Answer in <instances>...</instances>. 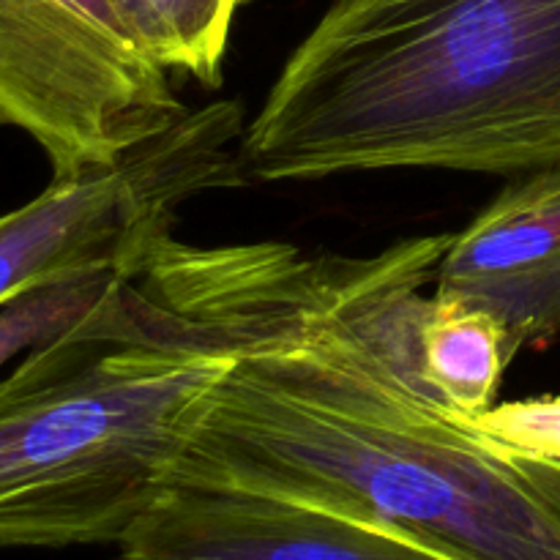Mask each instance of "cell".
I'll use <instances>...</instances> for the list:
<instances>
[{"instance_id":"1","label":"cell","mask_w":560,"mask_h":560,"mask_svg":"<svg viewBox=\"0 0 560 560\" xmlns=\"http://www.w3.org/2000/svg\"><path fill=\"white\" fill-rule=\"evenodd\" d=\"M448 241L342 257L164 238L137 271L153 323L230 355L173 481L359 514L463 560H560V463L487 438L421 375Z\"/></svg>"},{"instance_id":"2","label":"cell","mask_w":560,"mask_h":560,"mask_svg":"<svg viewBox=\"0 0 560 560\" xmlns=\"http://www.w3.org/2000/svg\"><path fill=\"white\" fill-rule=\"evenodd\" d=\"M257 180L560 162V0H334L246 124Z\"/></svg>"},{"instance_id":"3","label":"cell","mask_w":560,"mask_h":560,"mask_svg":"<svg viewBox=\"0 0 560 560\" xmlns=\"http://www.w3.org/2000/svg\"><path fill=\"white\" fill-rule=\"evenodd\" d=\"M120 282L0 377V550L120 545L228 372V353L142 331Z\"/></svg>"},{"instance_id":"4","label":"cell","mask_w":560,"mask_h":560,"mask_svg":"<svg viewBox=\"0 0 560 560\" xmlns=\"http://www.w3.org/2000/svg\"><path fill=\"white\" fill-rule=\"evenodd\" d=\"M186 109L120 0H0V126L52 178L109 167Z\"/></svg>"},{"instance_id":"5","label":"cell","mask_w":560,"mask_h":560,"mask_svg":"<svg viewBox=\"0 0 560 560\" xmlns=\"http://www.w3.org/2000/svg\"><path fill=\"white\" fill-rule=\"evenodd\" d=\"M238 102L186 109L109 167L52 178L42 195L0 213V304L88 271L135 273L173 235L195 197L246 180Z\"/></svg>"},{"instance_id":"6","label":"cell","mask_w":560,"mask_h":560,"mask_svg":"<svg viewBox=\"0 0 560 560\" xmlns=\"http://www.w3.org/2000/svg\"><path fill=\"white\" fill-rule=\"evenodd\" d=\"M120 560H463L408 530L315 503L173 481Z\"/></svg>"},{"instance_id":"7","label":"cell","mask_w":560,"mask_h":560,"mask_svg":"<svg viewBox=\"0 0 560 560\" xmlns=\"http://www.w3.org/2000/svg\"><path fill=\"white\" fill-rule=\"evenodd\" d=\"M432 293L495 317L514 364L560 334V162L509 184L452 233Z\"/></svg>"},{"instance_id":"8","label":"cell","mask_w":560,"mask_h":560,"mask_svg":"<svg viewBox=\"0 0 560 560\" xmlns=\"http://www.w3.org/2000/svg\"><path fill=\"white\" fill-rule=\"evenodd\" d=\"M421 375L448 410L476 416L495 405L512 364L495 317L448 295H430L419 326Z\"/></svg>"},{"instance_id":"9","label":"cell","mask_w":560,"mask_h":560,"mask_svg":"<svg viewBox=\"0 0 560 560\" xmlns=\"http://www.w3.org/2000/svg\"><path fill=\"white\" fill-rule=\"evenodd\" d=\"M159 63L200 85L222 82L230 33L244 0H120Z\"/></svg>"},{"instance_id":"10","label":"cell","mask_w":560,"mask_h":560,"mask_svg":"<svg viewBox=\"0 0 560 560\" xmlns=\"http://www.w3.org/2000/svg\"><path fill=\"white\" fill-rule=\"evenodd\" d=\"M126 273L88 271L36 284L0 304V370L85 320Z\"/></svg>"},{"instance_id":"11","label":"cell","mask_w":560,"mask_h":560,"mask_svg":"<svg viewBox=\"0 0 560 560\" xmlns=\"http://www.w3.org/2000/svg\"><path fill=\"white\" fill-rule=\"evenodd\" d=\"M463 419L514 452L560 463V397L492 405L490 410Z\"/></svg>"}]
</instances>
